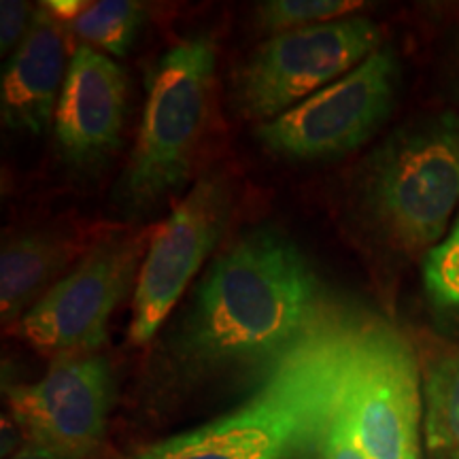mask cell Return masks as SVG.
I'll list each match as a JSON object with an SVG mask.
<instances>
[{
  "label": "cell",
  "mask_w": 459,
  "mask_h": 459,
  "mask_svg": "<svg viewBox=\"0 0 459 459\" xmlns=\"http://www.w3.org/2000/svg\"><path fill=\"white\" fill-rule=\"evenodd\" d=\"M45 7L85 48L105 56L128 54L145 20V4L134 0H51Z\"/></svg>",
  "instance_id": "cell-14"
},
{
  "label": "cell",
  "mask_w": 459,
  "mask_h": 459,
  "mask_svg": "<svg viewBox=\"0 0 459 459\" xmlns=\"http://www.w3.org/2000/svg\"><path fill=\"white\" fill-rule=\"evenodd\" d=\"M364 198L398 249L438 245L459 211V115H432L389 136L366 169Z\"/></svg>",
  "instance_id": "cell-4"
},
{
  "label": "cell",
  "mask_w": 459,
  "mask_h": 459,
  "mask_svg": "<svg viewBox=\"0 0 459 459\" xmlns=\"http://www.w3.org/2000/svg\"><path fill=\"white\" fill-rule=\"evenodd\" d=\"M232 194L223 177L209 175L189 189L153 232L132 294L130 341L147 344L196 277L230 220Z\"/></svg>",
  "instance_id": "cell-9"
},
{
  "label": "cell",
  "mask_w": 459,
  "mask_h": 459,
  "mask_svg": "<svg viewBox=\"0 0 459 459\" xmlns=\"http://www.w3.org/2000/svg\"><path fill=\"white\" fill-rule=\"evenodd\" d=\"M79 254V240L57 230H39L11 238L0 255V315L17 324L45 296L48 285Z\"/></svg>",
  "instance_id": "cell-13"
},
{
  "label": "cell",
  "mask_w": 459,
  "mask_h": 459,
  "mask_svg": "<svg viewBox=\"0 0 459 459\" xmlns=\"http://www.w3.org/2000/svg\"><path fill=\"white\" fill-rule=\"evenodd\" d=\"M128 79L100 51L79 45L68 60L65 88L56 108V145L74 172L100 170L122 143Z\"/></svg>",
  "instance_id": "cell-11"
},
{
  "label": "cell",
  "mask_w": 459,
  "mask_h": 459,
  "mask_svg": "<svg viewBox=\"0 0 459 459\" xmlns=\"http://www.w3.org/2000/svg\"><path fill=\"white\" fill-rule=\"evenodd\" d=\"M332 311L317 274L290 240L254 232L221 254L200 281L181 325V347L204 366L273 364Z\"/></svg>",
  "instance_id": "cell-1"
},
{
  "label": "cell",
  "mask_w": 459,
  "mask_h": 459,
  "mask_svg": "<svg viewBox=\"0 0 459 459\" xmlns=\"http://www.w3.org/2000/svg\"><path fill=\"white\" fill-rule=\"evenodd\" d=\"M342 394L366 457L421 459L423 402L417 359L398 330L361 319Z\"/></svg>",
  "instance_id": "cell-7"
},
{
  "label": "cell",
  "mask_w": 459,
  "mask_h": 459,
  "mask_svg": "<svg viewBox=\"0 0 459 459\" xmlns=\"http://www.w3.org/2000/svg\"><path fill=\"white\" fill-rule=\"evenodd\" d=\"M361 319L332 311L271 364L243 404L132 459H296L315 449L347 377Z\"/></svg>",
  "instance_id": "cell-2"
},
{
  "label": "cell",
  "mask_w": 459,
  "mask_h": 459,
  "mask_svg": "<svg viewBox=\"0 0 459 459\" xmlns=\"http://www.w3.org/2000/svg\"><path fill=\"white\" fill-rule=\"evenodd\" d=\"M9 459H82V457H74V455H66V453H60L56 449H49L45 445H37L26 440L24 446L20 451H15L13 455Z\"/></svg>",
  "instance_id": "cell-20"
},
{
  "label": "cell",
  "mask_w": 459,
  "mask_h": 459,
  "mask_svg": "<svg viewBox=\"0 0 459 459\" xmlns=\"http://www.w3.org/2000/svg\"><path fill=\"white\" fill-rule=\"evenodd\" d=\"M153 232H122L91 245L77 268L45 291L13 325L22 341L54 358L94 353L108 319L136 285Z\"/></svg>",
  "instance_id": "cell-6"
},
{
  "label": "cell",
  "mask_w": 459,
  "mask_h": 459,
  "mask_svg": "<svg viewBox=\"0 0 459 459\" xmlns=\"http://www.w3.org/2000/svg\"><path fill=\"white\" fill-rule=\"evenodd\" d=\"M423 402L428 457L459 459V347L432 364Z\"/></svg>",
  "instance_id": "cell-15"
},
{
  "label": "cell",
  "mask_w": 459,
  "mask_h": 459,
  "mask_svg": "<svg viewBox=\"0 0 459 459\" xmlns=\"http://www.w3.org/2000/svg\"><path fill=\"white\" fill-rule=\"evenodd\" d=\"M398 77L394 49H377L338 82L273 122L257 126V139L273 153L300 160L353 152L387 119Z\"/></svg>",
  "instance_id": "cell-8"
},
{
  "label": "cell",
  "mask_w": 459,
  "mask_h": 459,
  "mask_svg": "<svg viewBox=\"0 0 459 459\" xmlns=\"http://www.w3.org/2000/svg\"><path fill=\"white\" fill-rule=\"evenodd\" d=\"M344 389V383H342ZM338 394L334 409L330 411L321 428L317 443H315V455L317 459H368L366 453L355 438L351 421H349L347 404H344V394Z\"/></svg>",
  "instance_id": "cell-18"
},
{
  "label": "cell",
  "mask_w": 459,
  "mask_h": 459,
  "mask_svg": "<svg viewBox=\"0 0 459 459\" xmlns=\"http://www.w3.org/2000/svg\"><path fill=\"white\" fill-rule=\"evenodd\" d=\"M65 28L41 4L20 48L9 57L0 88V115L4 128L39 136L56 117L66 82Z\"/></svg>",
  "instance_id": "cell-12"
},
{
  "label": "cell",
  "mask_w": 459,
  "mask_h": 459,
  "mask_svg": "<svg viewBox=\"0 0 459 459\" xmlns=\"http://www.w3.org/2000/svg\"><path fill=\"white\" fill-rule=\"evenodd\" d=\"M423 287L436 308L459 313V213L445 238L423 260Z\"/></svg>",
  "instance_id": "cell-17"
},
{
  "label": "cell",
  "mask_w": 459,
  "mask_h": 459,
  "mask_svg": "<svg viewBox=\"0 0 459 459\" xmlns=\"http://www.w3.org/2000/svg\"><path fill=\"white\" fill-rule=\"evenodd\" d=\"M381 48V30L366 17L274 34L234 74V105L251 122H273Z\"/></svg>",
  "instance_id": "cell-5"
},
{
  "label": "cell",
  "mask_w": 459,
  "mask_h": 459,
  "mask_svg": "<svg viewBox=\"0 0 459 459\" xmlns=\"http://www.w3.org/2000/svg\"><path fill=\"white\" fill-rule=\"evenodd\" d=\"M364 4L353 0H268L257 4L255 17L262 30L281 34L300 28H311L328 22L342 20Z\"/></svg>",
  "instance_id": "cell-16"
},
{
  "label": "cell",
  "mask_w": 459,
  "mask_h": 459,
  "mask_svg": "<svg viewBox=\"0 0 459 459\" xmlns=\"http://www.w3.org/2000/svg\"><path fill=\"white\" fill-rule=\"evenodd\" d=\"M7 404L26 440L88 459L107 432L111 366L94 353L60 358L39 381L9 387Z\"/></svg>",
  "instance_id": "cell-10"
},
{
  "label": "cell",
  "mask_w": 459,
  "mask_h": 459,
  "mask_svg": "<svg viewBox=\"0 0 459 459\" xmlns=\"http://www.w3.org/2000/svg\"><path fill=\"white\" fill-rule=\"evenodd\" d=\"M215 66V43L192 37L172 45L149 73L139 136L115 187V203L126 215L147 213L186 183L206 124Z\"/></svg>",
  "instance_id": "cell-3"
},
{
  "label": "cell",
  "mask_w": 459,
  "mask_h": 459,
  "mask_svg": "<svg viewBox=\"0 0 459 459\" xmlns=\"http://www.w3.org/2000/svg\"><path fill=\"white\" fill-rule=\"evenodd\" d=\"M34 13L30 3L22 0H3L0 4V54L13 56V51L24 41L30 30Z\"/></svg>",
  "instance_id": "cell-19"
}]
</instances>
